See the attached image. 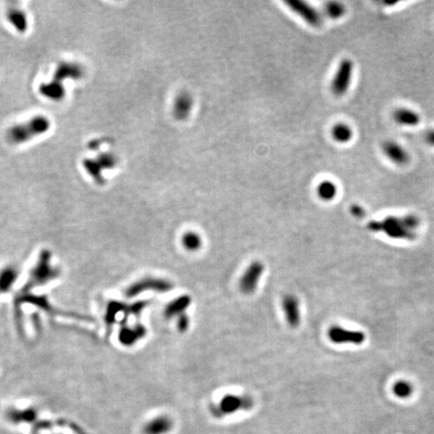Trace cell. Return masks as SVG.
I'll return each mask as SVG.
<instances>
[{
	"label": "cell",
	"instance_id": "8",
	"mask_svg": "<svg viewBox=\"0 0 434 434\" xmlns=\"http://www.w3.org/2000/svg\"><path fill=\"white\" fill-rule=\"evenodd\" d=\"M282 310L285 313L287 323L292 328H296L300 324L299 300L294 295H287L282 298Z\"/></svg>",
	"mask_w": 434,
	"mask_h": 434
},
{
	"label": "cell",
	"instance_id": "4",
	"mask_svg": "<svg viewBox=\"0 0 434 434\" xmlns=\"http://www.w3.org/2000/svg\"><path fill=\"white\" fill-rule=\"evenodd\" d=\"M354 71V63L351 59H343L336 71L332 81V92L337 97L344 96L351 85Z\"/></svg>",
	"mask_w": 434,
	"mask_h": 434
},
{
	"label": "cell",
	"instance_id": "26",
	"mask_svg": "<svg viewBox=\"0 0 434 434\" xmlns=\"http://www.w3.org/2000/svg\"><path fill=\"white\" fill-rule=\"evenodd\" d=\"M351 212H352V214H353L354 216L358 217V218H360V217H363V216H364V210H363V208L360 207V206H358V205H353V206L351 207Z\"/></svg>",
	"mask_w": 434,
	"mask_h": 434
},
{
	"label": "cell",
	"instance_id": "13",
	"mask_svg": "<svg viewBox=\"0 0 434 434\" xmlns=\"http://www.w3.org/2000/svg\"><path fill=\"white\" fill-rule=\"evenodd\" d=\"M20 276V271L13 264H8L0 270V293L9 292Z\"/></svg>",
	"mask_w": 434,
	"mask_h": 434
},
{
	"label": "cell",
	"instance_id": "9",
	"mask_svg": "<svg viewBox=\"0 0 434 434\" xmlns=\"http://www.w3.org/2000/svg\"><path fill=\"white\" fill-rule=\"evenodd\" d=\"M383 153L392 163L403 166L409 163L410 156L406 150L395 141H386L382 144Z\"/></svg>",
	"mask_w": 434,
	"mask_h": 434
},
{
	"label": "cell",
	"instance_id": "19",
	"mask_svg": "<svg viewBox=\"0 0 434 434\" xmlns=\"http://www.w3.org/2000/svg\"><path fill=\"white\" fill-rule=\"evenodd\" d=\"M316 193H318V196L322 200H324V201H331V200L337 196L338 188L333 181L324 180L318 185Z\"/></svg>",
	"mask_w": 434,
	"mask_h": 434
},
{
	"label": "cell",
	"instance_id": "25",
	"mask_svg": "<svg viewBox=\"0 0 434 434\" xmlns=\"http://www.w3.org/2000/svg\"><path fill=\"white\" fill-rule=\"evenodd\" d=\"M189 324H190V322H189V318H188V316L186 315V313L182 314V315H180V316H178V320H177V328H178V330H179L180 332H182V333L186 332L187 329H188V327H189Z\"/></svg>",
	"mask_w": 434,
	"mask_h": 434
},
{
	"label": "cell",
	"instance_id": "27",
	"mask_svg": "<svg viewBox=\"0 0 434 434\" xmlns=\"http://www.w3.org/2000/svg\"><path fill=\"white\" fill-rule=\"evenodd\" d=\"M425 141L428 145L434 147V130L428 131L425 134Z\"/></svg>",
	"mask_w": 434,
	"mask_h": 434
},
{
	"label": "cell",
	"instance_id": "12",
	"mask_svg": "<svg viewBox=\"0 0 434 434\" xmlns=\"http://www.w3.org/2000/svg\"><path fill=\"white\" fill-rule=\"evenodd\" d=\"M173 420L166 415H160L150 420L144 426L145 434H166L172 430Z\"/></svg>",
	"mask_w": 434,
	"mask_h": 434
},
{
	"label": "cell",
	"instance_id": "22",
	"mask_svg": "<svg viewBox=\"0 0 434 434\" xmlns=\"http://www.w3.org/2000/svg\"><path fill=\"white\" fill-rule=\"evenodd\" d=\"M413 392V387L407 381H397L393 385V393L399 398H407Z\"/></svg>",
	"mask_w": 434,
	"mask_h": 434
},
{
	"label": "cell",
	"instance_id": "24",
	"mask_svg": "<svg viewBox=\"0 0 434 434\" xmlns=\"http://www.w3.org/2000/svg\"><path fill=\"white\" fill-rule=\"evenodd\" d=\"M97 161L99 162V165H101L103 170L114 168V167L117 165V162H118L116 156L111 153H105V154L99 155L97 158Z\"/></svg>",
	"mask_w": 434,
	"mask_h": 434
},
{
	"label": "cell",
	"instance_id": "10",
	"mask_svg": "<svg viewBox=\"0 0 434 434\" xmlns=\"http://www.w3.org/2000/svg\"><path fill=\"white\" fill-rule=\"evenodd\" d=\"M85 75V70L82 65L78 62L73 61H62L59 63L56 69L54 79L62 82L64 79H75L78 80Z\"/></svg>",
	"mask_w": 434,
	"mask_h": 434
},
{
	"label": "cell",
	"instance_id": "6",
	"mask_svg": "<svg viewBox=\"0 0 434 434\" xmlns=\"http://www.w3.org/2000/svg\"><path fill=\"white\" fill-rule=\"evenodd\" d=\"M264 271V265L260 261H254L250 263L239 280V289L245 295H250L256 292L260 277Z\"/></svg>",
	"mask_w": 434,
	"mask_h": 434
},
{
	"label": "cell",
	"instance_id": "15",
	"mask_svg": "<svg viewBox=\"0 0 434 434\" xmlns=\"http://www.w3.org/2000/svg\"><path fill=\"white\" fill-rule=\"evenodd\" d=\"M393 118L397 124L406 127H415L419 125L421 121L420 115L408 108H399L395 110Z\"/></svg>",
	"mask_w": 434,
	"mask_h": 434
},
{
	"label": "cell",
	"instance_id": "17",
	"mask_svg": "<svg viewBox=\"0 0 434 434\" xmlns=\"http://www.w3.org/2000/svg\"><path fill=\"white\" fill-rule=\"evenodd\" d=\"M8 22L20 33H24L28 28L26 13L20 7H10L6 12Z\"/></svg>",
	"mask_w": 434,
	"mask_h": 434
},
{
	"label": "cell",
	"instance_id": "18",
	"mask_svg": "<svg viewBox=\"0 0 434 434\" xmlns=\"http://www.w3.org/2000/svg\"><path fill=\"white\" fill-rule=\"evenodd\" d=\"M354 132L352 128L347 124L340 123L333 127L332 129V136L333 139L338 143L345 144L351 141L353 139Z\"/></svg>",
	"mask_w": 434,
	"mask_h": 434
},
{
	"label": "cell",
	"instance_id": "2",
	"mask_svg": "<svg viewBox=\"0 0 434 434\" xmlns=\"http://www.w3.org/2000/svg\"><path fill=\"white\" fill-rule=\"evenodd\" d=\"M418 225V218L416 216L408 215L402 218L387 217L382 221H371L368 228L372 231H383L392 238H412L413 229Z\"/></svg>",
	"mask_w": 434,
	"mask_h": 434
},
{
	"label": "cell",
	"instance_id": "7",
	"mask_svg": "<svg viewBox=\"0 0 434 434\" xmlns=\"http://www.w3.org/2000/svg\"><path fill=\"white\" fill-rule=\"evenodd\" d=\"M328 337L334 344L360 345L365 341V334L360 331H351L340 326H333L328 331Z\"/></svg>",
	"mask_w": 434,
	"mask_h": 434
},
{
	"label": "cell",
	"instance_id": "20",
	"mask_svg": "<svg viewBox=\"0 0 434 434\" xmlns=\"http://www.w3.org/2000/svg\"><path fill=\"white\" fill-rule=\"evenodd\" d=\"M7 418L13 423L20 422H31L36 420L37 412L35 409L26 410H11L7 413Z\"/></svg>",
	"mask_w": 434,
	"mask_h": 434
},
{
	"label": "cell",
	"instance_id": "11",
	"mask_svg": "<svg viewBox=\"0 0 434 434\" xmlns=\"http://www.w3.org/2000/svg\"><path fill=\"white\" fill-rule=\"evenodd\" d=\"M193 108L192 96L187 92H181L175 98L173 104V114L174 117L179 120H186L191 114Z\"/></svg>",
	"mask_w": 434,
	"mask_h": 434
},
{
	"label": "cell",
	"instance_id": "21",
	"mask_svg": "<svg viewBox=\"0 0 434 434\" xmlns=\"http://www.w3.org/2000/svg\"><path fill=\"white\" fill-rule=\"evenodd\" d=\"M181 243L188 252H197L202 246V239L194 231H187L182 236Z\"/></svg>",
	"mask_w": 434,
	"mask_h": 434
},
{
	"label": "cell",
	"instance_id": "5",
	"mask_svg": "<svg viewBox=\"0 0 434 434\" xmlns=\"http://www.w3.org/2000/svg\"><path fill=\"white\" fill-rule=\"evenodd\" d=\"M285 3L300 19L314 27H320L323 24V19L319 11L303 0H286Z\"/></svg>",
	"mask_w": 434,
	"mask_h": 434
},
{
	"label": "cell",
	"instance_id": "1",
	"mask_svg": "<svg viewBox=\"0 0 434 434\" xmlns=\"http://www.w3.org/2000/svg\"><path fill=\"white\" fill-rule=\"evenodd\" d=\"M51 120L47 117L42 115L35 116L24 123L10 127L6 137L11 144L20 145L45 134L51 129Z\"/></svg>",
	"mask_w": 434,
	"mask_h": 434
},
{
	"label": "cell",
	"instance_id": "14",
	"mask_svg": "<svg viewBox=\"0 0 434 434\" xmlns=\"http://www.w3.org/2000/svg\"><path fill=\"white\" fill-rule=\"evenodd\" d=\"M191 302H192L191 296L187 295H183L176 297L171 303L166 306L164 312L166 318L172 319L174 316H179L180 315L184 314L185 311L191 305Z\"/></svg>",
	"mask_w": 434,
	"mask_h": 434
},
{
	"label": "cell",
	"instance_id": "3",
	"mask_svg": "<svg viewBox=\"0 0 434 434\" xmlns=\"http://www.w3.org/2000/svg\"><path fill=\"white\" fill-rule=\"evenodd\" d=\"M255 405L254 399L247 395L227 394L221 398L218 404L210 407L211 414L216 418L235 414L238 411H248Z\"/></svg>",
	"mask_w": 434,
	"mask_h": 434
},
{
	"label": "cell",
	"instance_id": "16",
	"mask_svg": "<svg viewBox=\"0 0 434 434\" xmlns=\"http://www.w3.org/2000/svg\"><path fill=\"white\" fill-rule=\"evenodd\" d=\"M39 93L53 101H60L65 96V88L62 82L53 79L48 82L42 83L39 87Z\"/></svg>",
	"mask_w": 434,
	"mask_h": 434
},
{
	"label": "cell",
	"instance_id": "23",
	"mask_svg": "<svg viewBox=\"0 0 434 434\" xmlns=\"http://www.w3.org/2000/svg\"><path fill=\"white\" fill-rule=\"evenodd\" d=\"M325 11L329 18H331L333 20H337V19H341L342 16L346 13V7L340 2L334 1V2H329L326 5Z\"/></svg>",
	"mask_w": 434,
	"mask_h": 434
}]
</instances>
